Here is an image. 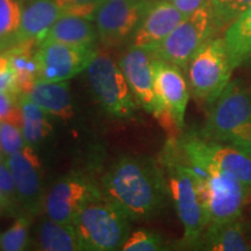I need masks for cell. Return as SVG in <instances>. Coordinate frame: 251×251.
<instances>
[{"mask_svg": "<svg viewBox=\"0 0 251 251\" xmlns=\"http://www.w3.org/2000/svg\"><path fill=\"white\" fill-rule=\"evenodd\" d=\"M101 192L131 221H146L162 211L171 197L169 184L155 159L124 156L101 179Z\"/></svg>", "mask_w": 251, "mask_h": 251, "instance_id": "1", "label": "cell"}, {"mask_svg": "<svg viewBox=\"0 0 251 251\" xmlns=\"http://www.w3.org/2000/svg\"><path fill=\"white\" fill-rule=\"evenodd\" d=\"M163 164L168 171L171 198L184 228L181 246L199 247L203 231L209 224L203 181L188 162L178 142L166 144Z\"/></svg>", "mask_w": 251, "mask_h": 251, "instance_id": "2", "label": "cell"}, {"mask_svg": "<svg viewBox=\"0 0 251 251\" xmlns=\"http://www.w3.org/2000/svg\"><path fill=\"white\" fill-rule=\"evenodd\" d=\"M130 218L103 194L89 200L74 222L80 250H121L130 234Z\"/></svg>", "mask_w": 251, "mask_h": 251, "instance_id": "3", "label": "cell"}, {"mask_svg": "<svg viewBox=\"0 0 251 251\" xmlns=\"http://www.w3.org/2000/svg\"><path fill=\"white\" fill-rule=\"evenodd\" d=\"M186 158L201 177L205 185L209 224L240 219L249 187L235 176L220 170L205 159L190 156H186Z\"/></svg>", "mask_w": 251, "mask_h": 251, "instance_id": "4", "label": "cell"}, {"mask_svg": "<svg viewBox=\"0 0 251 251\" xmlns=\"http://www.w3.org/2000/svg\"><path fill=\"white\" fill-rule=\"evenodd\" d=\"M188 85L194 98L211 103L230 81L231 69L225 39H208L191 58Z\"/></svg>", "mask_w": 251, "mask_h": 251, "instance_id": "5", "label": "cell"}, {"mask_svg": "<svg viewBox=\"0 0 251 251\" xmlns=\"http://www.w3.org/2000/svg\"><path fill=\"white\" fill-rule=\"evenodd\" d=\"M92 92L101 107L117 119L133 118L136 101L120 65L107 52H98L87 67Z\"/></svg>", "mask_w": 251, "mask_h": 251, "instance_id": "6", "label": "cell"}, {"mask_svg": "<svg viewBox=\"0 0 251 251\" xmlns=\"http://www.w3.org/2000/svg\"><path fill=\"white\" fill-rule=\"evenodd\" d=\"M251 122V92L240 80L228 85L211 102L206 124L199 136L214 142L229 139Z\"/></svg>", "mask_w": 251, "mask_h": 251, "instance_id": "7", "label": "cell"}, {"mask_svg": "<svg viewBox=\"0 0 251 251\" xmlns=\"http://www.w3.org/2000/svg\"><path fill=\"white\" fill-rule=\"evenodd\" d=\"M214 30L208 2L185 18L151 52L155 57L186 70L191 58L207 40L211 39Z\"/></svg>", "mask_w": 251, "mask_h": 251, "instance_id": "8", "label": "cell"}, {"mask_svg": "<svg viewBox=\"0 0 251 251\" xmlns=\"http://www.w3.org/2000/svg\"><path fill=\"white\" fill-rule=\"evenodd\" d=\"M97 50L94 47L71 46L56 41H42L37 46V80L65 81L86 70Z\"/></svg>", "mask_w": 251, "mask_h": 251, "instance_id": "9", "label": "cell"}, {"mask_svg": "<svg viewBox=\"0 0 251 251\" xmlns=\"http://www.w3.org/2000/svg\"><path fill=\"white\" fill-rule=\"evenodd\" d=\"M153 0H103L97 9L98 39L106 47H118L133 36Z\"/></svg>", "mask_w": 251, "mask_h": 251, "instance_id": "10", "label": "cell"}, {"mask_svg": "<svg viewBox=\"0 0 251 251\" xmlns=\"http://www.w3.org/2000/svg\"><path fill=\"white\" fill-rule=\"evenodd\" d=\"M101 190L79 172H71L50 187L45 198L43 211L47 216L65 225H74L75 219L84 205L101 194Z\"/></svg>", "mask_w": 251, "mask_h": 251, "instance_id": "11", "label": "cell"}, {"mask_svg": "<svg viewBox=\"0 0 251 251\" xmlns=\"http://www.w3.org/2000/svg\"><path fill=\"white\" fill-rule=\"evenodd\" d=\"M155 92L159 105L158 118L166 126L181 129L190 99L186 79L181 69L153 56Z\"/></svg>", "mask_w": 251, "mask_h": 251, "instance_id": "12", "label": "cell"}, {"mask_svg": "<svg viewBox=\"0 0 251 251\" xmlns=\"http://www.w3.org/2000/svg\"><path fill=\"white\" fill-rule=\"evenodd\" d=\"M178 143L186 156L205 159L251 188V156L242 150L230 144L205 140L198 134L185 135Z\"/></svg>", "mask_w": 251, "mask_h": 251, "instance_id": "13", "label": "cell"}, {"mask_svg": "<svg viewBox=\"0 0 251 251\" xmlns=\"http://www.w3.org/2000/svg\"><path fill=\"white\" fill-rule=\"evenodd\" d=\"M9 170L13 175L21 209L26 214L39 215L43 211L46 194L42 186V168L33 147L25 148L6 157Z\"/></svg>", "mask_w": 251, "mask_h": 251, "instance_id": "14", "label": "cell"}, {"mask_svg": "<svg viewBox=\"0 0 251 251\" xmlns=\"http://www.w3.org/2000/svg\"><path fill=\"white\" fill-rule=\"evenodd\" d=\"M135 101L157 118L159 105L155 92L153 54L151 50L131 47L119 59Z\"/></svg>", "mask_w": 251, "mask_h": 251, "instance_id": "15", "label": "cell"}, {"mask_svg": "<svg viewBox=\"0 0 251 251\" xmlns=\"http://www.w3.org/2000/svg\"><path fill=\"white\" fill-rule=\"evenodd\" d=\"M186 18L170 0H153L131 36V47L152 50Z\"/></svg>", "mask_w": 251, "mask_h": 251, "instance_id": "16", "label": "cell"}, {"mask_svg": "<svg viewBox=\"0 0 251 251\" xmlns=\"http://www.w3.org/2000/svg\"><path fill=\"white\" fill-rule=\"evenodd\" d=\"M63 13L55 0H27L23 6L21 23L17 34V43L37 41L58 20ZM15 43V45H17Z\"/></svg>", "mask_w": 251, "mask_h": 251, "instance_id": "17", "label": "cell"}, {"mask_svg": "<svg viewBox=\"0 0 251 251\" xmlns=\"http://www.w3.org/2000/svg\"><path fill=\"white\" fill-rule=\"evenodd\" d=\"M97 40H98V30L91 19L79 15L63 14L47 30L40 42L56 41L71 46L94 47Z\"/></svg>", "mask_w": 251, "mask_h": 251, "instance_id": "18", "label": "cell"}, {"mask_svg": "<svg viewBox=\"0 0 251 251\" xmlns=\"http://www.w3.org/2000/svg\"><path fill=\"white\" fill-rule=\"evenodd\" d=\"M199 247L211 251H248L251 243L240 219L209 224L203 231Z\"/></svg>", "mask_w": 251, "mask_h": 251, "instance_id": "19", "label": "cell"}, {"mask_svg": "<svg viewBox=\"0 0 251 251\" xmlns=\"http://www.w3.org/2000/svg\"><path fill=\"white\" fill-rule=\"evenodd\" d=\"M28 97L50 115L62 120H71L74 118V106L67 80H37L28 93Z\"/></svg>", "mask_w": 251, "mask_h": 251, "instance_id": "20", "label": "cell"}, {"mask_svg": "<svg viewBox=\"0 0 251 251\" xmlns=\"http://www.w3.org/2000/svg\"><path fill=\"white\" fill-rule=\"evenodd\" d=\"M39 42L27 41L14 45L6 50L8 56L9 67L17 76L18 87L21 94H28L34 84L37 81V63L35 51Z\"/></svg>", "mask_w": 251, "mask_h": 251, "instance_id": "21", "label": "cell"}, {"mask_svg": "<svg viewBox=\"0 0 251 251\" xmlns=\"http://www.w3.org/2000/svg\"><path fill=\"white\" fill-rule=\"evenodd\" d=\"M224 39L231 69L235 70L251 56V7L226 29Z\"/></svg>", "mask_w": 251, "mask_h": 251, "instance_id": "22", "label": "cell"}, {"mask_svg": "<svg viewBox=\"0 0 251 251\" xmlns=\"http://www.w3.org/2000/svg\"><path fill=\"white\" fill-rule=\"evenodd\" d=\"M37 247L45 251H78L79 241L74 225H65L47 216L37 228Z\"/></svg>", "mask_w": 251, "mask_h": 251, "instance_id": "23", "label": "cell"}, {"mask_svg": "<svg viewBox=\"0 0 251 251\" xmlns=\"http://www.w3.org/2000/svg\"><path fill=\"white\" fill-rule=\"evenodd\" d=\"M18 102L23 114L21 129L26 144L33 147L41 143L52 130L48 113L34 102L28 94H20Z\"/></svg>", "mask_w": 251, "mask_h": 251, "instance_id": "24", "label": "cell"}, {"mask_svg": "<svg viewBox=\"0 0 251 251\" xmlns=\"http://www.w3.org/2000/svg\"><path fill=\"white\" fill-rule=\"evenodd\" d=\"M23 6V0H0V52L17 43Z\"/></svg>", "mask_w": 251, "mask_h": 251, "instance_id": "25", "label": "cell"}, {"mask_svg": "<svg viewBox=\"0 0 251 251\" xmlns=\"http://www.w3.org/2000/svg\"><path fill=\"white\" fill-rule=\"evenodd\" d=\"M215 30L227 29L243 12L251 7V0H209Z\"/></svg>", "mask_w": 251, "mask_h": 251, "instance_id": "26", "label": "cell"}, {"mask_svg": "<svg viewBox=\"0 0 251 251\" xmlns=\"http://www.w3.org/2000/svg\"><path fill=\"white\" fill-rule=\"evenodd\" d=\"M29 216L24 213L19 215L7 230L0 233V251H23L29 244Z\"/></svg>", "mask_w": 251, "mask_h": 251, "instance_id": "27", "label": "cell"}, {"mask_svg": "<svg viewBox=\"0 0 251 251\" xmlns=\"http://www.w3.org/2000/svg\"><path fill=\"white\" fill-rule=\"evenodd\" d=\"M165 243L159 234L148 230H136L128 235L122 244V251H159L165 250Z\"/></svg>", "mask_w": 251, "mask_h": 251, "instance_id": "28", "label": "cell"}, {"mask_svg": "<svg viewBox=\"0 0 251 251\" xmlns=\"http://www.w3.org/2000/svg\"><path fill=\"white\" fill-rule=\"evenodd\" d=\"M26 146L20 126L8 120L0 121V148L5 158L23 150Z\"/></svg>", "mask_w": 251, "mask_h": 251, "instance_id": "29", "label": "cell"}, {"mask_svg": "<svg viewBox=\"0 0 251 251\" xmlns=\"http://www.w3.org/2000/svg\"><path fill=\"white\" fill-rule=\"evenodd\" d=\"M64 14L79 15L93 20L103 0H55Z\"/></svg>", "mask_w": 251, "mask_h": 251, "instance_id": "30", "label": "cell"}, {"mask_svg": "<svg viewBox=\"0 0 251 251\" xmlns=\"http://www.w3.org/2000/svg\"><path fill=\"white\" fill-rule=\"evenodd\" d=\"M18 99L19 97L0 91V121L8 120L21 127L23 114H21Z\"/></svg>", "mask_w": 251, "mask_h": 251, "instance_id": "31", "label": "cell"}, {"mask_svg": "<svg viewBox=\"0 0 251 251\" xmlns=\"http://www.w3.org/2000/svg\"><path fill=\"white\" fill-rule=\"evenodd\" d=\"M0 190L7 198V200L14 209H21L20 203H19V198L17 192V186H15L13 175H12L11 170H9L7 163L4 161L0 164ZM19 213V211H17Z\"/></svg>", "mask_w": 251, "mask_h": 251, "instance_id": "32", "label": "cell"}, {"mask_svg": "<svg viewBox=\"0 0 251 251\" xmlns=\"http://www.w3.org/2000/svg\"><path fill=\"white\" fill-rule=\"evenodd\" d=\"M228 144L236 147L251 156V122L237 130L228 141Z\"/></svg>", "mask_w": 251, "mask_h": 251, "instance_id": "33", "label": "cell"}, {"mask_svg": "<svg viewBox=\"0 0 251 251\" xmlns=\"http://www.w3.org/2000/svg\"><path fill=\"white\" fill-rule=\"evenodd\" d=\"M170 1L179 9L185 17H188V15L194 13L197 9L208 4L209 0H170Z\"/></svg>", "mask_w": 251, "mask_h": 251, "instance_id": "34", "label": "cell"}, {"mask_svg": "<svg viewBox=\"0 0 251 251\" xmlns=\"http://www.w3.org/2000/svg\"><path fill=\"white\" fill-rule=\"evenodd\" d=\"M0 212H11V213H15L18 214V212L15 211L14 207L9 203V201L7 200V198L5 197V194L2 193V191L0 190Z\"/></svg>", "mask_w": 251, "mask_h": 251, "instance_id": "35", "label": "cell"}, {"mask_svg": "<svg viewBox=\"0 0 251 251\" xmlns=\"http://www.w3.org/2000/svg\"><path fill=\"white\" fill-rule=\"evenodd\" d=\"M9 67V59L6 52H0V72L6 70Z\"/></svg>", "mask_w": 251, "mask_h": 251, "instance_id": "36", "label": "cell"}, {"mask_svg": "<svg viewBox=\"0 0 251 251\" xmlns=\"http://www.w3.org/2000/svg\"><path fill=\"white\" fill-rule=\"evenodd\" d=\"M4 161H5V156H4V153H2L1 148H0V164H1Z\"/></svg>", "mask_w": 251, "mask_h": 251, "instance_id": "37", "label": "cell"}, {"mask_svg": "<svg viewBox=\"0 0 251 251\" xmlns=\"http://www.w3.org/2000/svg\"><path fill=\"white\" fill-rule=\"evenodd\" d=\"M247 63H251V56L249 57V59H248V61H247Z\"/></svg>", "mask_w": 251, "mask_h": 251, "instance_id": "38", "label": "cell"}]
</instances>
